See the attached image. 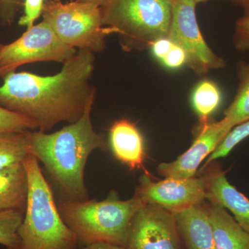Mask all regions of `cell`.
Returning <instances> with one entry per match:
<instances>
[{
	"mask_svg": "<svg viewBox=\"0 0 249 249\" xmlns=\"http://www.w3.org/2000/svg\"><path fill=\"white\" fill-rule=\"evenodd\" d=\"M1 46H2V45H1V44H0V49H1Z\"/></svg>",
	"mask_w": 249,
	"mask_h": 249,
	"instance_id": "32",
	"label": "cell"
},
{
	"mask_svg": "<svg viewBox=\"0 0 249 249\" xmlns=\"http://www.w3.org/2000/svg\"><path fill=\"white\" fill-rule=\"evenodd\" d=\"M196 3L173 0V16L168 37L184 51L187 65L198 74L224 68L225 62L211 50L201 35L196 17Z\"/></svg>",
	"mask_w": 249,
	"mask_h": 249,
	"instance_id": "8",
	"label": "cell"
},
{
	"mask_svg": "<svg viewBox=\"0 0 249 249\" xmlns=\"http://www.w3.org/2000/svg\"><path fill=\"white\" fill-rule=\"evenodd\" d=\"M29 179L24 163L0 169V212L16 210L25 213Z\"/></svg>",
	"mask_w": 249,
	"mask_h": 249,
	"instance_id": "15",
	"label": "cell"
},
{
	"mask_svg": "<svg viewBox=\"0 0 249 249\" xmlns=\"http://www.w3.org/2000/svg\"><path fill=\"white\" fill-rule=\"evenodd\" d=\"M191 1H195V2L196 3V4H198V3L203 2V1H209V0H191Z\"/></svg>",
	"mask_w": 249,
	"mask_h": 249,
	"instance_id": "31",
	"label": "cell"
},
{
	"mask_svg": "<svg viewBox=\"0 0 249 249\" xmlns=\"http://www.w3.org/2000/svg\"><path fill=\"white\" fill-rule=\"evenodd\" d=\"M77 53L57 37L45 21L27 29L18 40L0 49V78L26 64L37 62L65 63Z\"/></svg>",
	"mask_w": 249,
	"mask_h": 249,
	"instance_id": "7",
	"label": "cell"
},
{
	"mask_svg": "<svg viewBox=\"0 0 249 249\" xmlns=\"http://www.w3.org/2000/svg\"><path fill=\"white\" fill-rule=\"evenodd\" d=\"M92 106L89 105L76 122L53 133L29 132V153L45 165L62 194L70 200L89 199L84 179L85 165L91 152L107 149L103 136L93 129Z\"/></svg>",
	"mask_w": 249,
	"mask_h": 249,
	"instance_id": "2",
	"label": "cell"
},
{
	"mask_svg": "<svg viewBox=\"0 0 249 249\" xmlns=\"http://www.w3.org/2000/svg\"><path fill=\"white\" fill-rule=\"evenodd\" d=\"M216 249H249V232L227 209L211 203L207 206Z\"/></svg>",
	"mask_w": 249,
	"mask_h": 249,
	"instance_id": "16",
	"label": "cell"
},
{
	"mask_svg": "<svg viewBox=\"0 0 249 249\" xmlns=\"http://www.w3.org/2000/svg\"><path fill=\"white\" fill-rule=\"evenodd\" d=\"M232 1L244 10L245 12L244 16H249V0H232Z\"/></svg>",
	"mask_w": 249,
	"mask_h": 249,
	"instance_id": "29",
	"label": "cell"
},
{
	"mask_svg": "<svg viewBox=\"0 0 249 249\" xmlns=\"http://www.w3.org/2000/svg\"><path fill=\"white\" fill-rule=\"evenodd\" d=\"M174 45L175 43L173 42L168 37H165L155 41L150 47L154 56L160 62L165 58Z\"/></svg>",
	"mask_w": 249,
	"mask_h": 249,
	"instance_id": "27",
	"label": "cell"
},
{
	"mask_svg": "<svg viewBox=\"0 0 249 249\" xmlns=\"http://www.w3.org/2000/svg\"><path fill=\"white\" fill-rule=\"evenodd\" d=\"M206 199L229 210L242 229L249 232V199L231 184L225 173L218 171L208 178Z\"/></svg>",
	"mask_w": 249,
	"mask_h": 249,
	"instance_id": "14",
	"label": "cell"
},
{
	"mask_svg": "<svg viewBox=\"0 0 249 249\" xmlns=\"http://www.w3.org/2000/svg\"><path fill=\"white\" fill-rule=\"evenodd\" d=\"M173 214L186 249H216L207 207L199 204Z\"/></svg>",
	"mask_w": 249,
	"mask_h": 249,
	"instance_id": "12",
	"label": "cell"
},
{
	"mask_svg": "<svg viewBox=\"0 0 249 249\" xmlns=\"http://www.w3.org/2000/svg\"><path fill=\"white\" fill-rule=\"evenodd\" d=\"M249 137V121L235 126L229 132L211 154V160H214L227 157L237 144Z\"/></svg>",
	"mask_w": 249,
	"mask_h": 249,
	"instance_id": "21",
	"label": "cell"
},
{
	"mask_svg": "<svg viewBox=\"0 0 249 249\" xmlns=\"http://www.w3.org/2000/svg\"><path fill=\"white\" fill-rule=\"evenodd\" d=\"M207 184L208 178H165L152 181L143 175L135 196L145 204L156 205L175 214L201 204L206 199Z\"/></svg>",
	"mask_w": 249,
	"mask_h": 249,
	"instance_id": "9",
	"label": "cell"
},
{
	"mask_svg": "<svg viewBox=\"0 0 249 249\" xmlns=\"http://www.w3.org/2000/svg\"><path fill=\"white\" fill-rule=\"evenodd\" d=\"M232 128L224 118L217 122L202 124L200 132L191 147L174 161L160 163L159 173L165 178H193L201 162L213 152Z\"/></svg>",
	"mask_w": 249,
	"mask_h": 249,
	"instance_id": "11",
	"label": "cell"
},
{
	"mask_svg": "<svg viewBox=\"0 0 249 249\" xmlns=\"http://www.w3.org/2000/svg\"><path fill=\"white\" fill-rule=\"evenodd\" d=\"M101 10L105 27L120 35L127 48L142 49L168 37L173 0H109Z\"/></svg>",
	"mask_w": 249,
	"mask_h": 249,
	"instance_id": "5",
	"label": "cell"
},
{
	"mask_svg": "<svg viewBox=\"0 0 249 249\" xmlns=\"http://www.w3.org/2000/svg\"><path fill=\"white\" fill-rule=\"evenodd\" d=\"M29 132L0 131V169L22 163L30 154Z\"/></svg>",
	"mask_w": 249,
	"mask_h": 249,
	"instance_id": "18",
	"label": "cell"
},
{
	"mask_svg": "<svg viewBox=\"0 0 249 249\" xmlns=\"http://www.w3.org/2000/svg\"><path fill=\"white\" fill-rule=\"evenodd\" d=\"M81 249H127L122 246L114 245V244L106 243V242H98L83 247Z\"/></svg>",
	"mask_w": 249,
	"mask_h": 249,
	"instance_id": "28",
	"label": "cell"
},
{
	"mask_svg": "<svg viewBox=\"0 0 249 249\" xmlns=\"http://www.w3.org/2000/svg\"><path fill=\"white\" fill-rule=\"evenodd\" d=\"M78 1H81V2L88 3V4H91L96 5V6H101L106 4L109 0H78Z\"/></svg>",
	"mask_w": 249,
	"mask_h": 249,
	"instance_id": "30",
	"label": "cell"
},
{
	"mask_svg": "<svg viewBox=\"0 0 249 249\" xmlns=\"http://www.w3.org/2000/svg\"><path fill=\"white\" fill-rule=\"evenodd\" d=\"M37 129L30 119L0 107V131L3 132H29Z\"/></svg>",
	"mask_w": 249,
	"mask_h": 249,
	"instance_id": "22",
	"label": "cell"
},
{
	"mask_svg": "<svg viewBox=\"0 0 249 249\" xmlns=\"http://www.w3.org/2000/svg\"><path fill=\"white\" fill-rule=\"evenodd\" d=\"M23 163L29 179V196L18 230L19 249H77L76 236L60 215L39 160L29 154Z\"/></svg>",
	"mask_w": 249,
	"mask_h": 249,
	"instance_id": "4",
	"label": "cell"
},
{
	"mask_svg": "<svg viewBox=\"0 0 249 249\" xmlns=\"http://www.w3.org/2000/svg\"><path fill=\"white\" fill-rule=\"evenodd\" d=\"M191 101L195 111L200 118L201 124H204L220 105L222 93L214 82L204 80L195 88Z\"/></svg>",
	"mask_w": 249,
	"mask_h": 249,
	"instance_id": "19",
	"label": "cell"
},
{
	"mask_svg": "<svg viewBox=\"0 0 249 249\" xmlns=\"http://www.w3.org/2000/svg\"><path fill=\"white\" fill-rule=\"evenodd\" d=\"M233 43L239 51H249V16H244L236 23Z\"/></svg>",
	"mask_w": 249,
	"mask_h": 249,
	"instance_id": "24",
	"label": "cell"
},
{
	"mask_svg": "<svg viewBox=\"0 0 249 249\" xmlns=\"http://www.w3.org/2000/svg\"><path fill=\"white\" fill-rule=\"evenodd\" d=\"M174 214L160 206L145 204L129 227L127 249H182Z\"/></svg>",
	"mask_w": 249,
	"mask_h": 249,
	"instance_id": "10",
	"label": "cell"
},
{
	"mask_svg": "<svg viewBox=\"0 0 249 249\" xmlns=\"http://www.w3.org/2000/svg\"><path fill=\"white\" fill-rule=\"evenodd\" d=\"M237 76L238 89L224 117L232 127L249 121V62H239Z\"/></svg>",
	"mask_w": 249,
	"mask_h": 249,
	"instance_id": "17",
	"label": "cell"
},
{
	"mask_svg": "<svg viewBox=\"0 0 249 249\" xmlns=\"http://www.w3.org/2000/svg\"><path fill=\"white\" fill-rule=\"evenodd\" d=\"M145 204L137 196L122 201L114 193L103 201L64 199L57 204L64 222L83 247L106 242L126 248L132 219Z\"/></svg>",
	"mask_w": 249,
	"mask_h": 249,
	"instance_id": "3",
	"label": "cell"
},
{
	"mask_svg": "<svg viewBox=\"0 0 249 249\" xmlns=\"http://www.w3.org/2000/svg\"><path fill=\"white\" fill-rule=\"evenodd\" d=\"M24 216V213L16 210L0 212V245L5 249H20L18 230Z\"/></svg>",
	"mask_w": 249,
	"mask_h": 249,
	"instance_id": "20",
	"label": "cell"
},
{
	"mask_svg": "<svg viewBox=\"0 0 249 249\" xmlns=\"http://www.w3.org/2000/svg\"><path fill=\"white\" fill-rule=\"evenodd\" d=\"M94 60L91 51L80 49L53 76L11 72L0 86V107L30 119L40 132L76 122L94 102Z\"/></svg>",
	"mask_w": 249,
	"mask_h": 249,
	"instance_id": "1",
	"label": "cell"
},
{
	"mask_svg": "<svg viewBox=\"0 0 249 249\" xmlns=\"http://www.w3.org/2000/svg\"><path fill=\"white\" fill-rule=\"evenodd\" d=\"M43 20L62 43L71 48L99 52L106 48V37L112 34L103 24L100 6L76 1L45 0Z\"/></svg>",
	"mask_w": 249,
	"mask_h": 249,
	"instance_id": "6",
	"label": "cell"
},
{
	"mask_svg": "<svg viewBox=\"0 0 249 249\" xmlns=\"http://www.w3.org/2000/svg\"><path fill=\"white\" fill-rule=\"evenodd\" d=\"M24 0H0V21L10 24L14 21L16 14Z\"/></svg>",
	"mask_w": 249,
	"mask_h": 249,
	"instance_id": "25",
	"label": "cell"
},
{
	"mask_svg": "<svg viewBox=\"0 0 249 249\" xmlns=\"http://www.w3.org/2000/svg\"><path fill=\"white\" fill-rule=\"evenodd\" d=\"M160 62L167 68L176 70L187 63L186 53L181 47L175 44Z\"/></svg>",
	"mask_w": 249,
	"mask_h": 249,
	"instance_id": "26",
	"label": "cell"
},
{
	"mask_svg": "<svg viewBox=\"0 0 249 249\" xmlns=\"http://www.w3.org/2000/svg\"><path fill=\"white\" fill-rule=\"evenodd\" d=\"M109 145L116 158L131 170L143 168V138L133 123L127 119L115 121L109 129Z\"/></svg>",
	"mask_w": 249,
	"mask_h": 249,
	"instance_id": "13",
	"label": "cell"
},
{
	"mask_svg": "<svg viewBox=\"0 0 249 249\" xmlns=\"http://www.w3.org/2000/svg\"><path fill=\"white\" fill-rule=\"evenodd\" d=\"M45 0H24V15L19 18V25L27 27V29L34 26L36 19L42 14Z\"/></svg>",
	"mask_w": 249,
	"mask_h": 249,
	"instance_id": "23",
	"label": "cell"
}]
</instances>
